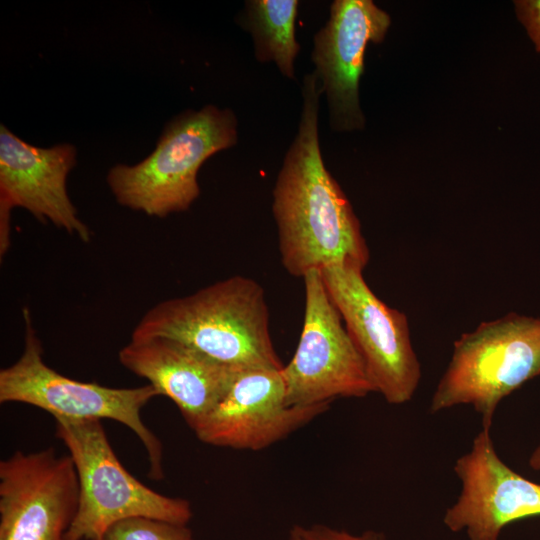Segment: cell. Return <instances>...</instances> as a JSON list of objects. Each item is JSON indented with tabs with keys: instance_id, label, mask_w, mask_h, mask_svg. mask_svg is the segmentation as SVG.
<instances>
[{
	"instance_id": "6da1fadb",
	"label": "cell",
	"mask_w": 540,
	"mask_h": 540,
	"mask_svg": "<svg viewBox=\"0 0 540 540\" xmlns=\"http://www.w3.org/2000/svg\"><path fill=\"white\" fill-rule=\"evenodd\" d=\"M301 92L298 131L273 189L281 263L299 278L332 265L364 269L370 254L360 222L322 158L318 132L322 91L313 72L304 76Z\"/></svg>"
},
{
	"instance_id": "7a4b0ae2",
	"label": "cell",
	"mask_w": 540,
	"mask_h": 540,
	"mask_svg": "<svg viewBox=\"0 0 540 540\" xmlns=\"http://www.w3.org/2000/svg\"><path fill=\"white\" fill-rule=\"evenodd\" d=\"M150 336L176 339L241 370L284 366L273 346L264 289L246 276H231L157 303L131 334Z\"/></svg>"
},
{
	"instance_id": "3957f363",
	"label": "cell",
	"mask_w": 540,
	"mask_h": 540,
	"mask_svg": "<svg viewBox=\"0 0 540 540\" xmlns=\"http://www.w3.org/2000/svg\"><path fill=\"white\" fill-rule=\"evenodd\" d=\"M237 126L231 109L215 105L175 116L146 158L110 168L107 184L113 196L121 206L153 217L188 210L200 195V167L237 143Z\"/></svg>"
},
{
	"instance_id": "277c9868",
	"label": "cell",
	"mask_w": 540,
	"mask_h": 540,
	"mask_svg": "<svg viewBox=\"0 0 540 540\" xmlns=\"http://www.w3.org/2000/svg\"><path fill=\"white\" fill-rule=\"evenodd\" d=\"M538 375L540 316L510 312L454 341L430 411L471 405L481 415L482 427L490 428L499 403Z\"/></svg>"
},
{
	"instance_id": "5b68a950",
	"label": "cell",
	"mask_w": 540,
	"mask_h": 540,
	"mask_svg": "<svg viewBox=\"0 0 540 540\" xmlns=\"http://www.w3.org/2000/svg\"><path fill=\"white\" fill-rule=\"evenodd\" d=\"M24 349L19 359L0 370V403H24L54 418L74 420L111 419L127 426L143 444L152 480L164 478L163 448L144 424L141 410L158 391L147 384L136 388H112L71 379L49 367L33 326L30 310L23 309Z\"/></svg>"
},
{
	"instance_id": "8992f818",
	"label": "cell",
	"mask_w": 540,
	"mask_h": 540,
	"mask_svg": "<svg viewBox=\"0 0 540 540\" xmlns=\"http://www.w3.org/2000/svg\"><path fill=\"white\" fill-rule=\"evenodd\" d=\"M56 436L74 461L80 483L77 515L65 540H96L116 522L145 516L188 525L189 501L160 494L136 479L114 453L100 420L57 417Z\"/></svg>"
},
{
	"instance_id": "52a82bcc",
	"label": "cell",
	"mask_w": 540,
	"mask_h": 540,
	"mask_svg": "<svg viewBox=\"0 0 540 540\" xmlns=\"http://www.w3.org/2000/svg\"><path fill=\"white\" fill-rule=\"evenodd\" d=\"M320 271L375 392L390 404L410 401L421 379V366L412 346L407 316L375 295L362 268L340 264Z\"/></svg>"
},
{
	"instance_id": "ba28073f",
	"label": "cell",
	"mask_w": 540,
	"mask_h": 540,
	"mask_svg": "<svg viewBox=\"0 0 540 540\" xmlns=\"http://www.w3.org/2000/svg\"><path fill=\"white\" fill-rule=\"evenodd\" d=\"M305 311L296 351L281 369L288 406L330 403L375 392L362 356L322 278L304 276Z\"/></svg>"
},
{
	"instance_id": "9c48e42d",
	"label": "cell",
	"mask_w": 540,
	"mask_h": 540,
	"mask_svg": "<svg viewBox=\"0 0 540 540\" xmlns=\"http://www.w3.org/2000/svg\"><path fill=\"white\" fill-rule=\"evenodd\" d=\"M79 501L69 454L18 450L0 462V540H65Z\"/></svg>"
},
{
	"instance_id": "30bf717a",
	"label": "cell",
	"mask_w": 540,
	"mask_h": 540,
	"mask_svg": "<svg viewBox=\"0 0 540 540\" xmlns=\"http://www.w3.org/2000/svg\"><path fill=\"white\" fill-rule=\"evenodd\" d=\"M454 472L461 492L443 516L450 531H464L468 540H499L509 523L540 515V484L500 459L490 428L476 435L470 451L456 460Z\"/></svg>"
},
{
	"instance_id": "8fae6325",
	"label": "cell",
	"mask_w": 540,
	"mask_h": 540,
	"mask_svg": "<svg viewBox=\"0 0 540 540\" xmlns=\"http://www.w3.org/2000/svg\"><path fill=\"white\" fill-rule=\"evenodd\" d=\"M389 15L371 0H335L329 19L315 34L312 61L321 91L325 93L334 131L362 129L359 81L369 42L384 40Z\"/></svg>"
},
{
	"instance_id": "7c38bea8",
	"label": "cell",
	"mask_w": 540,
	"mask_h": 540,
	"mask_svg": "<svg viewBox=\"0 0 540 540\" xmlns=\"http://www.w3.org/2000/svg\"><path fill=\"white\" fill-rule=\"evenodd\" d=\"M329 404L288 406L281 369H247L192 430L209 445L260 450L309 423Z\"/></svg>"
},
{
	"instance_id": "4fadbf2b",
	"label": "cell",
	"mask_w": 540,
	"mask_h": 540,
	"mask_svg": "<svg viewBox=\"0 0 540 540\" xmlns=\"http://www.w3.org/2000/svg\"><path fill=\"white\" fill-rule=\"evenodd\" d=\"M77 163L69 143L43 148L31 145L0 126V212L21 207L44 223L89 242L92 234L80 219L67 191V178Z\"/></svg>"
},
{
	"instance_id": "5bb4252c",
	"label": "cell",
	"mask_w": 540,
	"mask_h": 540,
	"mask_svg": "<svg viewBox=\"0 0 540 540\" xmlns=\"http://www.w3.org/2000/svg\"><path fill=\"white\" fill-rule=\"evenodd\" d=\"M120 363L172 400L193 429L226 395L241 369L165 336L131 338Z\"/></svg>"
},
{
	"instance_id": "9a60e30c",
	"label": "cell",
	"mask_w": 540,
	"mask_h": 540,
	"mask_svg": "<svg viewBox=\"0 0 540 540\" xmlns=\"http://www.w3.org/2000/svg\"><path fill=\"white\" fill-rule=\"evenodd\" d=\"M297 0H249L245 3L244 27L251 33L255 56L274 62L283 76L295 79Z\"/></svg>"
},
{
	"instance_id": "2e32d148",
	"label": "cell",
	"mask_w": 540,
	"mask_h": 540,
	"mask_svg": "<svg viewBox=\"0 0 540 540\" xmlns=\"http://www.w3.org/2000/svg\"><path fill=\"white\" fill-rule=\"evenodd\" d=\"M104 540H193L187 525L136 516L120 520L105 533Z\"/></svg>"
},
{
	"instance_id": "e0dca14e",
	"label": "cell",
	"mask_w": 540,
	"mask_h": 540,
	"mask_svg": "<svg viewBox=\"0 0 540 540\" xmlns=\"http://www.w3.org/2000/svg\"><path fill=\"white\" fill-rule=\"evenodd\" d=\"M289 540H386L381 532L367 530L360 534L336 529L322 524L294 525Z\"/></svg>"
},
{
	"instance_id": "ac0fdd59",
	"label": "cell",
	"mask_w": 540,
	"mask_h": 540,
	"mask_svg": "<svg viewBox=\"0 0 540 540\" xmlns=\"http://www.w3.org/2000/svg\"><path fill=\"white\" fill-rule=\"evenodd\" d=\"M514 4L519 21L540 53V0H518Z\"/></svg>"
},
{
	"instance_id": "d6986e66",
	"label": "cell",
	"mask_w": 540,
	"mask_h": 540,
	"mask_svg": "<svg viewBox=\"0 0 540 540\" xmlns=\"http://www.w3.org/2000/svg\"><path fill=\"white\" fill-rule=\"evenodd\" d=\"M528 464L533 470L540 471V445H538L531 453Z\"/></svg>"
}]
</instances>
